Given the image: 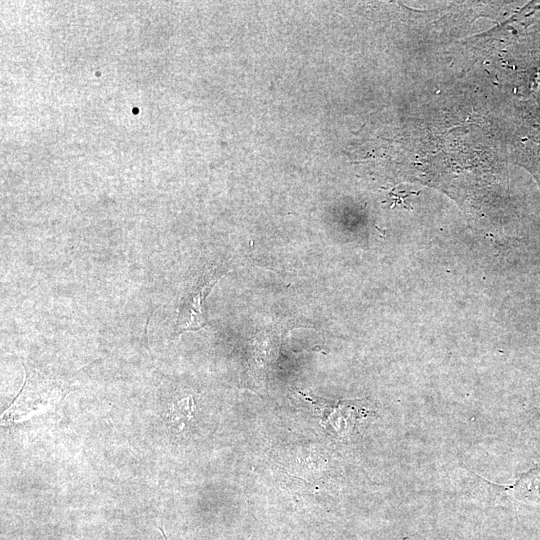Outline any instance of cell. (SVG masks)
Masks as SVG:
<instances>
[{"label":"cell","mask_w":540,"mask_h":540,"mask_svg":"<svg viewBox=\"0 0 540 540\" xmlns=\"http://www.w3.org/2000/svg\"><path fill=\"white\" fill-rule=\"evenodd\" d=\"M194 403L191 397L184 398L177 402L172 409V420L182 427L193 416Z\"/></svg>","instance_id":"7a4b0ae2"},{"label":"cell","mask_w":540,"mask_h":540,"mask_svg":"<svg viewBox=\"0 0 540 540\" xmlns=\"http://www.w3.org/2000/svg\"><path fill=\"white\" fill-rule=\"evenodd\" d=\"M520 497L540 499V467L524 474L513 486Z\"/></svg>","instance_id":"6da1fadb"}]
</instances>
